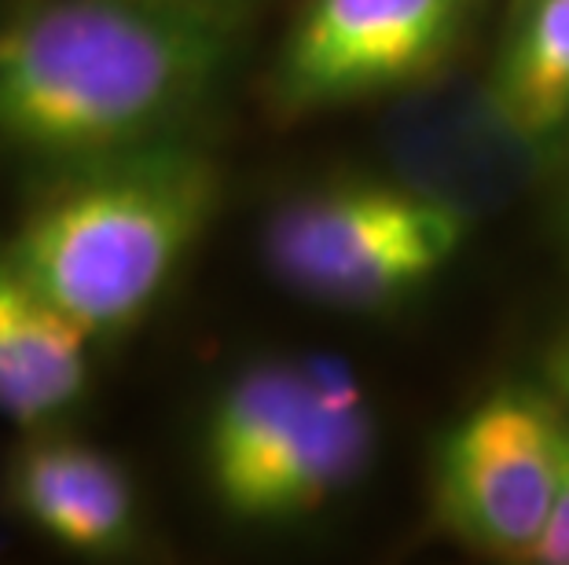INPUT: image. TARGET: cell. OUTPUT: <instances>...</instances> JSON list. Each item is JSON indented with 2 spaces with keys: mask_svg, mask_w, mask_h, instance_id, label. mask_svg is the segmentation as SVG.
<instances>
[{
  "mask_svg": "<svg viewBox=\"0 0 569 565\" xmlns=\"http://www.w3.org/2000/svg\"><path fill=\"white\" fill-rule=\"evenodd\" d=\"M247 19L202 0H0V162L38 173L202 137Z\"/></svg>",
  "mask_w": 569,
  "mask_h": 565,
  "instance_id": "obj_1",
  "label": "cell"
},
{
  "mask_svg": "<svg viewBox=\"0 0 569 565\" xmlns=\"http://www.w3.org/2000/svg\"><path fill=\"white\" fill-rule=\"evenodd\" d=\"M224 202V170L202 137L27 173L4 224L30 280L96 345L151 316Z\"/></svg>",
  "mask_w": 569,
  "mask_h": 565,
  "instance_id": "obj_2",
  "label": "cell"
},
{
  "mask_svg": "<svg viewBox=\"0 0 569 565\" xmlns=\"http://www.w3.org/2000/svg\"><path fill=\"white\" fill-rule=\"evenodd\" d=\"M375 434L371 404H331L306 360H250L202 412V492L236 528L298 525L365 477Z\"/></svg>",
  "mask_w": 569,
  "mask_h": 565,
  "instance_id": "obj_3",
  "label": "cell"
},
{
  "mask_svg": "<svg viewBox=\"0 0 569 565\" xmlns=\"http://www.w3.org/2000/svg\"><path fill=\"white\" fill-rule=\"evenodd\" d=\"M475 221L405 180H338L280 199L261 264L301 302L379 312L416 297L459 258Z\"/></svg>",
  "mask_w": 569,
  "mask_h": 565,
  "instance_id": "obj_4",
  "label": "cell"
},
{
  "mask_svg": "<svg viewBox=\"0 0 569 565\" xmlns=\"http://www.w3.org/2000/svg\"><path fill=\"white\" fill-rule=\"evenodd\" d=\"M481 0H306L264 74L280 118L430 85L475 27Z\"/></svg>",
  "mask_w": 569,
  "mask_h": 565,
  "instance_id": "obj_5",
  "label": "cell"
},
{
  "mask_svg": "<svg viewBox=\"0 0 569 565\" xmlns=\"http://www.w3.org/2000/svg\"><path fill=\"white\" fill-rule=\"evenodd\" d=\"M569 418L551 393L500 386L470 404L433 455V511L459 544L529 562L562 481Z\"/></svg>",
  "mask_w": 569,
  "mask_h": 565,
  "instance_id": "obj_6",
  "label": "cell"
},
{
  "mask_svg": "<svg viewBox=\"0 0 569 565\" xmlns=\"http://www.w3.org/2000/svg\"><path fill=\"white\" fill-rule=\"evenodd\" d=\"M0 511L41 544L89 562L132 558L148 544L137 477L74 423L19 434L0 466Z\"/></svg>",
  "mask_w": 569,
  "mask_h": 565,
  "instance_id": "obj_7",
  "label": "cell"
},
{
  "mask_svg": "<svg viewBox=\"0 0 569 565\" xmlns=\"http://www.w3.org/2000/svg\"><path fill=\"white\" fill-rule=\"evenodd\" d=\"M386 148L397 180L478 221L537 176L551 143L529 137L481 81L411 89V103L390 125Z\"/></svg>",
  "mask_w": 569,
  "mask_h": 565,
  "instance_id": "obj_8",
  "label": "cell"
},
{
  "mask_svg": "<svg viewBox=\"0 0 569 565\" xmlns=\"http://www.w3.org/2000/svg\"><path fill=\"white\" fill-rule=\"evenodd\" d=\"M96 345L22 269L0 224V423L70 426L92 393Z\"/></svg>",
  "mask_w": 569,
  "mask_h": 565,
  "instance_id": "obj_9",
  "label": "cell"
},
{
  "mask_svg": "<svg viewBox=\"0 0 569 565\" xmlns=\"http://www.w3.org/2000/svg\"><path fill=\"white\" fill-rule=\"evenodd\" d=\"M486 85L529 137L555 143L569 125V0H515Z\"/></svg>",
  "mask_w": 569,
  "mask_h": 565,
  "instance_id": "obj_10",
  "label": "cell"
},
{
  "mask_svg": "<svg viewBox=\"0 0 569 565\" xmlns=\"http://www.w3.org/2000/svg\"><path fill=\"white\" fill-rule=\"evenodd\" d=\"M532 565H569V434H566V460H562V481L555 492L548 525H543L540 544L529 555Z\"/></svg>",
  "mask_w": 569,
  "mask_h": 565,
  "instance_id": "obj_11",
  "label": "cell"
},
{
  "mask_svg": "<svg viewBox=\"0 0 569 565\" xmlns=\"http://www.w3.org/2000/svg\"><path fill=\"white\" fill-rule=\"evenodd\" d=\"M543 386L569 418V327L543 349Z\"/></svg>",
  "mask_w": 569,
  "mask_h": 565,
  "instance_id": "obj_12",
  "label": "cell"
},
{
  "mask_svg": "<svg viewBox=\"0 0 569 565\" xmlns=\"http://www.w3.org/2000/svg\"><path fill=\"white\" fill-rule=\"evenodd\" d=\"M202 4H217V8H232V11H247V16H250V4H253V0H202Z\"/></svg>",
  "mask_w": 569,
  "mask_h": 565,
  "instance_id": "obj_13",
  "label": "cell"
},
{
  "mask_svg": "<svg viewBox=\"0 0 569 565\" xmlns=\"http://www.w3.org/2000/svg\"><path fill=\"white\" fill-rule=\"evenodd\" d=\"M8 544H11V522H8V514L0 511V555L8 551Z\"/></svg>",
  "mask_w": 569,
  "mask_h": 565,
  "instance_id": "obj_14",
  "label": "cell"
}]
</instances>
